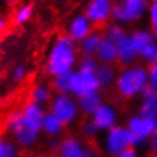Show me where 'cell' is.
<instances>
[{
  "label": "cell",
  "mask_w": 157,
  "mask_h": 157,
  "mask_svg": "<svg viewBox=\"0 0 157 157\" xmlns=\"http://www.w3.org/2000/svg\"><path fill=\"white\" fill-rule=\"evenodd\" d=\"M77 57L76 43L68 35L59 36L49 49L45 70L53 78L71 72L77 63Z\"/></svg>",
  "instance_id": "obj_1"
},
{
  "label": "cell",
  "mask_w": 157,
  "mask_h": 157,
  "mask_svg": "<svg viewBox=\"0 0 157 157\" xmlns=\"http://www.w3.org/2000/svg\"><path fill=\"white\" fill-rule=\"evenodd\" d=\"M6 131L20 149H31L38 144L41 133V125L32 122L23 115L22 110L9 113L5 123Z\"/></svg>",
  "instance_id": "obj_2"
},
{
  "label": "cell",
  "mask_w": 157,
  "mask_h": 157,
  "mask_svg": "<svg viewBox=\"0 0 157 157\" xmlns=\"http://www.w3.org/2000/svg\"><path fill=\"white\" fill-rule=\"evenodd\" d=\"M149 83L148 70L141 66L127 67L117 76L115 82L116 91L123 99H133Z\"/></svg>",
  "instance_id": "obj_3"
},
{
  "label": "cell",
  "mask_w": 157,
  "mask_h": 157,
  "mask_svg": "<svg viewBox=\"0 0 157 157\" xmlns=\"http://www.w3.org/2000/svg\"><path fill=\"white\" fill-rule=\"evenodd\" d=\"M134 134L124 125H116L105 133L102 140V148L109 157L117 156L119 153L128 148H133Z\"/></svg>",
  "instance_id": "obj_4"
},
{
  "label": "cell",
  "mask_w": 157,
  "mask_h": 157,
  "mask_svg": "<svg viewBox=\"0 0 157 157\" xmlns=\"http://www.w3.org/2000/svg\"><path fill=\"white\" fill-rule=\"evenodd\" d=\"M49 111L56 116L64 126H71L80 116L78 100L72 95L56 94L49 103Z\"/></svg>",
  "instance_id": "obj_5"
},
{
  "label": "cell",
  "mask_w": 157,
  "mask_h": 157,
  "mask_svg": "<svg viewBox=\"0 0 157 157\" xmlns=\"http://www.w3.org/2000/svg\"><path fill=\"white\" fill-rule=\"evenodd\" d=\"M148 7V0H122L113 7V16L121 23L139 20Z\"/></svg>",
  "instance_id": "obj_6"
},
{
  "label": "cell",
  "mask_w": 157,
  "mask_h": 157,
  "mask_svg": "<svg viewBox=\"0 0 157 157\" xmlns=\"http://www.w3.org/2000/svg\"><path fill=\"white\" fill-rule=\"evenodd\" d=\"M132 44L136 54L149 64L157 63V44L154 35L148 31H138L131 36Z\"/></svg>",
  "instance_id": "obj_7"
},
{
  "label": "cell",
  "mask_w": 157,
  "mask_h": 157,
  "mask_svg": "<svg viewBox=\"0 0 157 157\" xmlns=\"http://www.w3.org/2000/svg\"><path fill=\"white\" fill-rule=\"evenodd\" d=\"M100 85L94 72L84 71V70H74L72 75V88L71 95L76 99H80L92 93H96L100 90Z\"/></svg>",
  "instance_id": "obj_8"
},
{
  "label": "cell",
  "mask_w": 157,
  "mask_h": 157,
  "mask_svg": "<svg viewBox=\"0 0 157 157\" xmlns=\"http://www.w3.org/2000/svg\"><path fill=\"white\" fill-rule=\"evenodd\" d=\"M125 126L131 131L132 134L142 139L149 140L157 128V119H151L136 113L127 119Z\"/></svg>",
  "instance_id": "obj_9"
},
{
  "label": "cell",
  "mask_w": 157,
  "mask_h": 157,
  "mask_svg": "<svg viewBox=\"0 0 157 157\" xmlns=\"http://www.w3.org/2000/svg\"><path fill=\"white\" fill-rule=\"evenodd\" d=\"M92 122L96 125L100 132H107L115 127L118 121V113L117 110L113 108V105L103 103L95 113H93L91 117Z\"/></svg>",
  "instance_id": "obj_10"
},
{
  "label": "cell",
  "mask_w": 157,
  "mask_h": 157,
  "mask_svg": "<svg viewBox=\"0 0 157 157\" xmlns=\"http://www.w3.org/2000/svg\"><path fill=\"white\" fill-rule=\"evenodd\" d=\"M88 146L76 136H64L61 139L56 157H86Z\"/></svg>",
  "instance_id": "obj_11"
},
{
  "label": "cell",
  "mask_w": 157,
  "mask_h": 157,
  "mask_svg": "<svg viewBox=\"0 0 157 157\" xmlns=\"http://www.w3.org/2000/svg\"><path fill=\"white\" fill-rule=\"evenodd\" d=\"M111 13L113 7L110 4L103 2L101 0H92L86 7L85 15L92 24H101L111 16Z\"/></svg>",
  "instance_id": "obj_12"
},
{
  "label": "cell",
  "mask_w": 157,
  "mask_h": 157,
  "mask_svg": "<svg viewBox=\"0 0 157 157\" xmlns=\"http://www.w3.org/2000/svg\"><path fill=\"white\" fill-rule=\"evenodd\" d=\"M91 24L90 20L86 17L85 14L77 15L72 18V21L68 25L67 35L69 36L75 43L83 41L90 33H91Z\"/></svg>",
  "instance_id": "obj_13"
},
{
  "label": "cell",
  "mask_w": 157,
  "mask_h": 157,
  "mask_svg": "<svg viewBox=\"0 0 157 157\" xmlns=\"http://www.w3.org/2000/svg\"><path fill=\"white\" fill-rule=\"evenodd\" d=\"M64 125L59 118L52 113L46 111L41 124V133L47 138H60L64 131Z\"/></svg>",
  "instance_id": "obj_14"
},
{
  "label": "cell",
  "mask_w": 157,
  "mask_h": 157,
  "mask_svg": "<svg viewBox=\"0 0 157 157\" xmlns=\"http://www.w3.org/2000/svg\"><path fill=\"white\" fill-rule=\"evenodd\" d=\"M117 54H118V61L123 66H130L135 61L138 54L135 52L133 44H132L131 36H125L122 39L118 41L117 44Z\"/></svg>",
  "instance_id": "obj_15"
},
{
  "label": "cell",
  "mask_w": 157,
  "mask_h": 157,
  "mask_svg": "<svg viewBox=\"0 0 157 157\" xmlns=\"http://www.w3.org/2000/svg\"><path fill=\"white\" fill-rule=\"evenodd\" d=\"M77 100H78L80 113L84 115V116H87L90 118L93 116V113H95L101 105H103L102 96H101V94L99 92L88 94V95L83 96L80 99H77Z\"/></svg>",
  "instance_id": "obj_16"
},
{
  "label": "cell",
  "mask_w": 157,
  "mask_h": 157,
  "mask_svg": "<svg viewBox=\"0 0 157 157\" xmlns=\"http://www.w3.org/2000/svg\"><path fill=\"white\" fill-rule=\"evenodd\" d=\"M95 56L102 63L111 64V63H113L118 59L117 46H116L115 43H113L111 40L107 39L105 37L102 39V41H101L98 51H96Z\"/></svg>",
  "instance_id": "obj_17"
},
{
  "label": "cell",
  "mask_w": 157,
  "mask_h": 157,
  "mask_svg": "<svg viewBox=\"0 0 157 157\" xmlns=\"http://www.w3.org/2000/svg\"><path fill=\"white\" fill-rule=\"evenodd\" d=\"M94 74H95V77L98 79V83L100 85V87H109L110 85H113L117 79L116 70L111 64L101 63L98 66Z\"/></svg>",
  "instance_id": "obj_18"
},
{
  "label": "cell",
  "mask_w": 157,
  "mask_h": 157,
  "mask_svg": "<svg viewBox=\"0 0 157 157\" xmlns=\"http://www.w3.org/2000/svg\"><path fill=\"white\" fill-rule=\"evenodd\" d=\"M103 37L99 32H91L90 35L79 43V51L83 56H94L100 46Z\"/></svg>",
  "instance_id": "obj_19"
},
{
  "label": "cell",
  "mask_w": 157,
  "mask_h": 157,
  "mask_svg": "<svg viewBox=\"0 0 157 157\" xmlns=\"http://www.w3.org/2000/svg\"><path fill=\"white\" fill-rule=\"evenodd\" d=\"M52 99V88L45 84L36 85L31 91V101L41 107H45L46 105L51 103Z\"/></svg>",
  "instance_id": "obj_20"
},
{
  "label": "cell",
  "mask_w": 157,
  "mask_h": 157,
  "mask_svg": "<svg viewBox=\"0 0 157 157\" xmlns=\"http://www.w3.org/2000/svg\"><path fill=\"white\" fill-rule=\"evenodd\" d=\"M72 75H74V71L64 75H60V76L53 78V88H54V91L56 92V94L71 95Z\"/></svg>",
  "instance_id": "obj_21"
},
{
  "label": "cell",
  "mask_w": 157,
  "mask_h": 157,
  "mask_svg": "<svg viewBox=\"0 0 157 157\" xmlns=\"http://www.w3.org/2000/svg\"><path fill=\"white\" fill-rule=\"evenodd\" d=\"M138 113L144 117L157 119V94L142 99Z\"/></svg>",
  "instance_id": "obj_22"
},
{
  "label": "cell",
  "mask_w": 157,
  "mask_h": 157,
  "mask_svg": "<svg viewBox=\"0 0 157 157\" xmlns=\"http://www.w3.org/2000/svg\"><path fill=\"white\" fill-rule=\"evenodd\" d=\"M80 133H82L84 139L93 140L100 134V131H99V128L96 127V125L92 122V119L90 118V119L85 121L84 123H82V125H80Z\"/></svg>",
  "instance_id": "obj_23"
},
{
  "label": "cell",
  "mask_w": 157,
  "mask_h": 157,
  "mask_svg": "<svg viewBox=\"0 0 157 157\" xmlns=\"http://www.w3.org/2000/svg\"><path fill=\"white\" fill-rule=\"evenodd\" d=\"M32 13H33L32 5H24L16 12L14 21L17 25H22V24H24V23L30 20V17L32 16Z\"/></svg>",
  "instance_id": "obj_24"
},
{
  "label": "cell",
  "mask_w": 157,
  "mask_h": 157,
  "mask_svg": "<svg viewBox=\"0 0 157 157\" xmlns=\"http://www.w3.org/2000/svg\"><path fill=\"white\" fill-rule=\"evenodd\" d=\"M125 36H126V33L124 32V30L119 25H116V24L108 26V29L105 30V38L111 40L115 44H117L118 41Z\"/></svg>",
  "instance_id": "obj_25"
},
{
  "label": "cell",
  "mask_w": 157,
  "mask_h": 157,
  "mask_svg": "<svg viewBox=\"0 0 157 157\" xmlns=\"http://www.w3.org/2000/svg\"><path fill=\"white\" fill-rule=\"evenodd\" d=\"M98 66H99V63L93 56H84L79 61L78 69L84 70V71H90V72H95Z\"/></svg>",
  "instance_id": "obj_26"
},
{
  "label": "cell",
  "mask_w": 157,
  "mask_h": 157,
  "mask_svg": "<svg viewBox=\"0 0 157 157\" xmlns=\"http://www.w3.org/2000/svg\"><path fill=\"white\" fill-rule=\"evenodd\" d=\"M25 75H26L25 67L22 66V64L16 66L13 70V80L15 83H20V82H22L23 79H24Z\"/></svg>",
  "instance_id": "obj_27"
},
{
  "label": "cell",
  "mask_w": 157,
  "mask_h": 157,
  "mask_svg": "<svg viewBox=\"0 0 157 157\" xmlns=\"http://www.w3.org/2000/svg\"><path fill=\"white\" fill-rule=\"evenodd\" d=\"M2 157H20V148H18L17 144L14 141H9L8 140L6 153Z\"/></svg>",
  "instance_id": "obj_28"
},
{
  "label": "cell",
  "mask_w": 157,
  "mask_h": 157,
  "mask_svg": "<svg viewBox=\"0 0 157 157\" xmlns=\"http://www.w3.org/2000/svg\"><path fill=\"white\" fill-rule=\"evenodd\" d=\"M149 14H150V22H151V26H153L154 35L157 37V1L153 2L150 10H149Z\"/></svg>",
  "instance_id": "obj_29"
},
{
  "label": "cell",
  "mask_w": 157,
  "mask_h": 157,
  "mask_svg": "<svg viewBox=\"0 0 157 157\" xmlns=\"http://www.w3.org/2000/svg\"><path fill=\"white\" fill-rule=\"evenodd\" d=\"M148 149L149 153L153 156H157V128L153 133V135L150 136V139L148 141Z\"/></svg>",
  "instance_id": "obj_30"
},
{
  "label": "cell",
  "mask_w": 157,
  "mask_h": 157,
  "mask_svg": "<svg viewBox=\"0 0 157 157\" xmlns=\"http://www.w3.org/2000/svg\"><path fill=\"white\" fill-rule=\"evenodd\" d=\"M60 142H61V139H60V138H48L46 147H47V149L51 153L55 154L57 151V149H59Z\"/></svg>",
  "instance_id": "obj_31"
},
{
  "label": "cell",
  "mask_w": 157,
  "mask_h": 157,
  "mask_svg": "<svg viewBox=\"0 0 157 157\" xmlns=\"http://www.w3.org/2000/svg\"><path fill=\"white\" fill-rule=\"evenodd\" d=\"M148 75H149V83L157 88V63L151 64V67L148 70Z\"/></svg>",
  "instance_id": "obj_32"
},
{
  "label": "cell",
  "mask_w": 157,
  "mask_h": 157,
  "mask_svg": "<svg viewBox=\"0 0 157 157\" xmlns=\"http://www.w3.org/2000/svg\"><path fill=\"white\" fill-rule=\"evenodd\" d=\"M155 94H157V88L155 86H153L150 83H148L146 85V87L142 90V92H141V99L149 98V96H153Z\"/></svg>",
  "instance_id": "obj_33"
},
{
  "label": "cell",
  "mask_w": 157,
  "mask_h": 157,
  "mask_svg": "<svg viewBox=\"0 0 157 157\" xmlns=\"http://www.w3.org/2000/svg\"><path fill=\"white\" fill-rule=\"evenodd\" d=\"M115 157H140L138 150L134 148H128L126 150H124L122 153H119L117 156Z\"/></svg>",
  "instance_id": "obj_34"
},
{
  "label": "cell",
  "mask_w": 157,
  "mask_h": 157,
  "mask_svg": "<svg viewBox=\"0 0 157 157\" xmlns=\"http://www.w3.org/2000/svg\"><path fill=\"white\" fill-rule=\"evenodd\" d=\"M7 144H8V140L0 138V157H2L5 155V153H6Z\"/></svg>",
  "instance_id": "obj_35"
},
{
  "label": "cell",
  "mask_w": 157,
  "mask_h": 157,
  "mask_svg": "<svg viewBox=\"0 0 157 157\" xmlns=\"http://www.w3.org/2000/svg\"><path fill=\"white\" fill-rule=\"evenodd\" d=\"M6 28H7V20L0 16V35L2 33V31H5Z\"/></svg>",
  "instance_id": "obj_36"
},
{
  "label": "cell",
  "mask_w": 157,
  "mask_h": 157,
  "mask_svg": "<svg viewBox=\"0 0 157 157\" xmlns=\"http://www.w3.org/2000/svg\"><path fill=\"white\" fill-rule=\"evenodd\" d=\"M4 1H6V2H8V4H14V2H16L17 0H4Z\"/></svg>",
  "instance_id": "obj_37"
},
{
  "label": "cell",
  "mask_w": 157,
  "mask_h": 157,
  "mask_svg": "<svg viewBox=\"0 0 157 157\" xmlns=\"http://www.w3.org/2000/svg\"><path fill=\"white\" fill-rule=\"evenodd\" d=\"M28 157H43V156H40V155H35V154H32V155H29Z\"/></svg>",
  "instance_id": "obj_38"
},
{
  "label": "cell",
  "mask_w": 157,
  "mask_h": 157,
  "mask_svg": "<svg viewBox=\"0 0 157 157\" xmlns=\"http://www.w3.org/2000/svg\"><path fill=\"white\" fill-rule=\"evenodd\" d=\"M101 1H103V2H108V4H109L111 0H101Z\"/></svg>",
  "instance_id": "obj_39"
},
{
  "label": "cell",
  "mask_w": 157,
  "mask_h": 157,
  "mask_svg": "<svg viewBox=\"0 0 157 157\" xmlns=\"http://www.w3.org/2000/svg\"><path fill=\"white\" fill-rule=\"evenodd\" d=\"M0 39H1V35H0Z\"/></svg>",
  "instance_id": "obj_40"
},
{
  "label": "cell",
  "mask_w": 157,
  "mask_h": 157,
  "mask_svg": "<svg viewBox=\"0 0 157 157\" xmlns=\"http://www.w3.org/2000/svg\"><path fill=\"white\" fill-rule=\"evenodd\" d=\"M153 157H157V156H153Z\"/></svg>",
  "instance_id": "obj_41"
}]
</instances>
